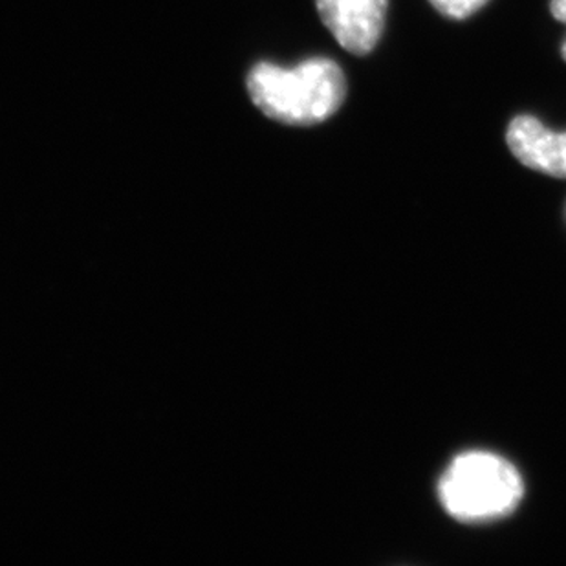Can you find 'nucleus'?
<instances>
[{"label":"nucleus","instance_id":"obj_1","mask_svg":"<svg viewBox=\"0 0 566 566\" xmlns=\"http://www.w3.org/2000/svg\"><path fill=\"white\" fill-rule=\"evenodd\" d=\"M248 92L255 107L279 124L311 127L339 111L347 96V80L339 64L325 57L295 66L259 63L250 70Z\"/></svg>","mask_w":566,"mask_h":566},{"label":"nucleus","instance_id":"obj_2","mask_svg":"<svg viewBox=\"0 0 566 566\" xmlns=\"http://www.w3.org/2000/svg\"><path fill=\"white\" fill-rule=\"evenodd\" d=\"M440 501L446 512L462 523L503 518L523 499V479L503 457L464 453L451 462L440 479Z\"/></svg>","mask_w":566,"mask_h":566},{"label":"nucleus","instance_id":"obj_3","mask_svg":"<svg viewBox=\"0 0 566 566\" xmlns=\"http://www.w3.org/2000/svg\"><path fill=\"white\" fill-rule=\"evenodd\" d=\"M315 4L321 21L343 49L356 55L375 50L389 0H315Z\"/></svg>","mask_w":566,"mask_h":566},{"label":"nucleus","instance_id":"obj_4","mask_svg":"<svg viewBox=\"0 0 566 566\" xmlns=\"http://www.w3.org/2000/svg\"><path fill=\"white\" fill-rule=\"evenodd\" d=\"M506 142L523 166L566 178V133H552L534 116H517L507 127Z\"/></svg>","mask_w":566,"mask_h":566},{"label":"nucleus","instance_id":"obj_5","mask_svg":"<svg viewBox=\"0 0 566 566\" xmlns=\"http://www.w3.org/2000/svg\"><path fill=\"white\" fill-rule=\"evenodd\" d=\"M434 10L449 19H465L481 10L488 0H429Z\"/></svg>","mask_w":566,"mask_h":566},{"label":"nucleus","instance_id":"obj_6","mask_svg":"<svg viewBox=\"0 0 566 566\" xmlns=\"http://www.w3.org/2000/svg\"><path fill=\"white\" fill-rule=\"evenodd\" d=\"M551 10L552 15L556 17L557 21L565 22L566 24V0H552ZM562 54L566 61V41L563 44Z\"/></svg>","mask_w":566,"mask_h":566}]
</instances>
